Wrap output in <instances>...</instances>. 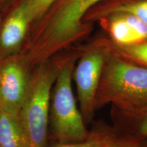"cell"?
<instances>
[{"instance_id":"cell-7","label":"cell","mask_w":147,"mask_h":147,"mask_svg":"<svg viewBox=\"0 0 147 147\" xmlns=\"http://www.w3.org/2000/svg\"><path fill=\"white\" fill-rule=\"evenodd\" d=\"M22 3L7 18L0 33V57L10 54L21 46L32 23Z\"/></svg>"},{"instance_id":"cell-14","label":"cell","mask_w":147,"mask_h":147,"mask_svg":"<svg viewBox=\"0 0 147 147\" xmlns=\"http://www.w3.org/2000/svg\"><path fill=\"white\" fill-rule=\"evenodd\" d=\"M140 133L144 136H147V116L142 121V123L140 126Z\"/></svg>"},{"instance_id":"cell-2","label":"cell","mask_w":147,"mask_h":147,"mask_svg":"<svg viewBox=\"0 0 147 147\" xmlns=\"http://www.w3.org/2000/svg\"><path fill=\"white\" fill-rule=\"evenodd\" d=\"M58 67L42 63L29 78L26 97L18 114L29 147H47L51 92Z\"/></svg>"},{"instance_id":"cell-11","label":"cell","mask_w":147,"mask_h":147,"mask_svg":"<svg viewBox=\"0 0 147 147\" xmlns=\"http://www.w3.org/2000/svg\"><path fill=\"white\" fill-rule=\"evenodd\" d=\"M119 50L127 58L147 67V40L134 45H121Z\"/></svg>"},{"instance_id":"cell-1","label":"cell","mask_w":147,"mask_h":147,"mask_svg":"<svg viewBox=\"0 0 147 147\" xmlns=\"http://www.w3.org/2000/svg\"><path fill=\"white\" fill-rule=\"evenodd\" d=\"M102 0H59L42 24L22 57L27 65L41 64L84 30L82 19Z\"/></svg>"},{"instance_id":"cell-5","label":"cell","mask_w":147,"mask_h":147,"mask_svg":"<svg viewBox=\"0 0 147 147\" xmlns=\"http://www.w3.org/2000/svg\"><path fill=\"white\" fill-rule=\"evenodd\" d=\"M27 66L21 59L0 64V110L18 116L30 78Z\"/></svg>"},{"instance_id":"cell-4","label":"cell","mask_w":147,"mask_h":147,"mask_svg":"<svg viewBox=\"0 0 147 147\" xmlns=\"http://www.w3.org/2000/svg\"><path fill=\"white\" fill-rule=\"evenodd\" d=\"M71 62L59 68L52 100V121L55 137L60 142H79L86 138L87 129L77 108L71 87Z\"/></svg>"},{"instance_id":"cell-6","label":"cell","mask_w":147,"mask_h":147,"mask_svg":"<svg viewBox=\"0 0 147 147\" xmlns=\"http://www.w3.org/2000/svg\"><path fill=\"white\" fill-rule=\"evenodd\" d=\"M104 56L98 52L89 53L79 61L74 78L82 112L89 115L95 105L104 67Z\"/></svg>"},{"instance_id":"cell-12","label":"cell","mask_w":147,"mask_h":147,"mask_svg":"<svg viewBox=\"0 0 147 147\" xmlns=\"http://www.w3.org/2000/svg\"><path fill=\"white\" fill-rule=\"evenodd\" d=\"M57 0H23L22 4L32 21L44 16Z\"/></svg>"},{"instance_id":"cell-13","label":"cell","mask_w":147,"mask_h":147,"mask_svg":"<svg viewBox=\"0 0 147 147\" xmlns=\"http://www.w3.org/2000/svg\"><path fill=\"white\" fill-rule=\"evenodd\" d=\"M54 147H106L104 144L100 140H91L84 141V142L78 143H68V142H61L60 144Z\"/></svg>"},{"instance_id":"cell-9","label":"cell","mask_w":147,"mask_h":147,"mask_svg":"<svg viewBox=\"0 0 147 147\" xmlns=\"http://www.w3.org/2000/svg\"><path fill=\"white\" fill-rule=\"evenodd\" d=\"M109 29L111 36L117 43L125 46L144 42L145 40L131 25L127 22L122 14H110Z\"/></svg>"},{"instance_id":"cell-8","label":"cell","mask_w":147,"mask_h":147,"mask_svg":"<svg viewBox=\"0 0 147 147\" xmlns=\"http://www.w3.org/2000/svg\"><path fill=\"white\" fill-rule=\"evenodd\" d=\"M0 147H29L18 116L0 110Z\"/></svg>"},{"instance_id":"cell-3","label":"cell","mask_w":147,"mask_h":147,"mask_svg":"<svg viewBox=\"0 0 147 147\" xmlns=\"http://www.w3.org/2000/svg\"><path fill=\"white\" fill-rule=\"evenodd\" d=\"M96 97L125 106L147 100V67L110 61L102 71Z\"/></svg>"},{"instance_id":"cell-10","label":"cell","mask_w":147,"mask_h":147,"mask_svg":"<svg viewBox=\"0 0 147 147\" xmlns=\"http://www.w3.org/2000/svg\"><path fill=\"white\" fill-rule=\"evenodd\" d=\"M103 15L127 13L136 16L147 25V0H134L107 6L101 11Z\"/></svg>"},{"instance_id":"cell-15","label":"cell","mask_w":147,"mask_h":147,"mask_svg":"<svg viewBox=\"0 0 147 147\" xmlns=\"http://www.w3.org/2000/svg\"><path fill=\"white\" fill-rule=\"evenodd\" d=\"M119 147H121V146H119ZM123 147H126V146H123Z\"/></svg>"},{"instance_id":"cell-16","label":"cell","mask_w":147,"mask_h":147,"mask_svg":"<svg viewBox=\"0 0 147 147\" xmlns=\"http://www.w3.org/2000/svg\"><path fill=\"white\" fill-rule=\"evenodd\" d=\"M106 147H107V146H106Z\"/></svg>"}]
</instances>
